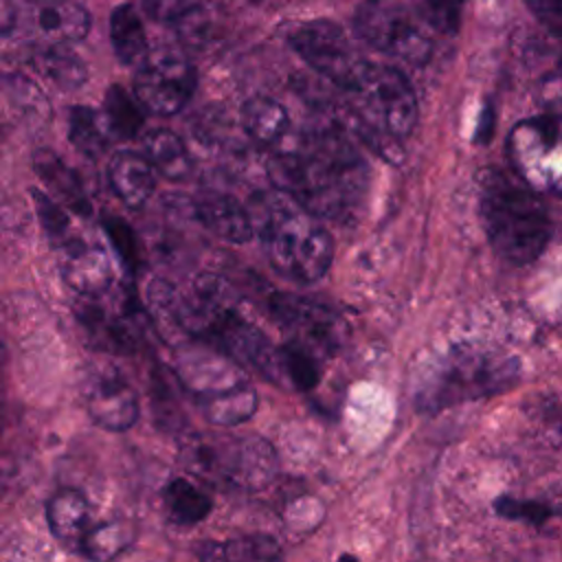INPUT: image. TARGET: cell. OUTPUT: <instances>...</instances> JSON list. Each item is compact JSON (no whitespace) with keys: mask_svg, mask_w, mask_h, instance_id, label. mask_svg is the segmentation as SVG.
<instances>
[{"mask_svg":"<svg viewBox=\"0 0 562 562\" xmlns=\"http://www.w3.org/2000/svg\"><path fill=\"white\" fill-rule=\"evenodd\" d=\"M272 184L314 217L345 220L364 198L367 169L334 130H307L279 143L266 162Z\"/></svg>","mask_w":562,"mask_h":562,"instance_id":"6da1fadb","label":"cell"},{"mask_svg":"<svg viewBox=\"0 0 562 562\" xmlns=\"http://www.w3.org/2000/svg\"><path fill=\"white\" fill-rule=\"evenodd\" d=\"M479 209L492 248L512 263L533 261L551 237L544 202L522 180L503 169L479 173Z\"/></svg>","mask_w":562,"mask_h":562,"instance_id":"7a4b0ae2","label":"cell"},{"mask_svg":"<svg viewBox=\"0 0 562 562\" xmlns=\"http://www.w3.org/2000/svg\"><path fill=\"white\" fill-rule=\"evenodd\" d=\"M272 266L303 283L318 281L331 266L334 241L318 217L283 193H263L250 213Z\"/></svg>","mask_w":562,"mask_h":562,"instance_id":"3957f363","label":"cell"},{"mask_svg":"<svg viewBox=\"0 0 562 562\" xmlns=\"http://www.w3.org/2000/svg\"><path fill=\"white\" fill-rule=\"evenodd\" d=\"M520 364L514 356L476 345H457L426 369L415 391V406L435 415L443 408L503 393L516 384Z\"/></svg>","mask_w":562,"mask_h":562,"instance_id":"277c9868","label":"cell"},{"mask_svg":"<svg viewBox=\"0 0 562 562\" xmlns=\"http://www.w3.org/2000/svg\"><path fill=\"white\" fill-rule=\"evenodd\" d=\"M349 94H353L360 134L373 143L375 151L378 136L397 140L413 132L417 123V99L411 83L397 68L369 61Z\"/></svg>","mask_w":562,"mask_h":562,"instance_id":"5b68a950","label":"cell"},{"mask_svg":"<svg viewBox=\"0 0 562 562\" xmlns=\"http://www.w3.org/2000/svg\"><path fill=\"white\" fill-rule=\"evenodd\" d=\"M182 459L204 481L233 487L261 485L277 465L274 452L263 439L220 435L191 441Z\"/></svg>","mask_w":562,"mask_h":562,"instance_id":"8992f818","label":"cell"},{"mask_svg":"<svg viewBox=\"0 0 562 562\" xmlns=\"http://www.w3.org/2000/svg\"><path fill=\"white\" fill-rule=\"evenodd\" d=\"M353 29L369 46L413 66L424 64L432 53L428 29L411 9L391 0L362 2L356 11Z\"/></svg>","mask_w":562,"mask_h":562,"instance_id":"52a82bcc","label":"cell"},{"mask_svg":"<svg viewBox=\"0 0 562 562\" xmlns=\"http://www.w3.org/2000/svg\"><path fill=\"white\" fill-rule=\"evenodd\" d=\"M509 158L529 187L562 193V116L544 114L518 123L509 134Z\"/></svg>","mask_w":562,"mask_h":562,"instance_id":"ba28073f","label":"cell"},{"mask_svg":"<svg viewBox=\"0 0 562 562\" xmlns=\"http://www.w3.org/2000/svg\"><path fill=\"white\" fill-rule=\"evenodd\" d=\"M292 48L323 77L349 92L369 61L349 42L347 33L329 20H312L299 24L290 35Z\"/></svg>","mask_w":562,"mask_h":562,"instance_id":"9c48e42d","label":"cell"},{"mask_svg":"<svg viewBox=\"0 0 562 562\" xmlns=\"http://www.w3.org/2000/svg\"><path fill=\"white\" fill-rule=\"evenodd\" d=\"M195 90V68L189 57L171 46L149 50L134 79L136 101L151 114H178Z\"/></svg>","mask_w":562,"mask_h":562,"instance_id":"30bf717a","label":"cell"},{"mask_svg":"<svg viewBox=\"0 0 562 562\" xmlns=\"http://www.w3.org/2000/svg\"><path fill=\"white\" fill-rule=\"evenodd\" d=\"M83 404L90 419L112 432L130 430L138 422V395L116 367H97L83 382Z\"/></svg>","mask_w":562,"mask_h":562,"instance_id":"8fae6325","label":"cell"},{"mask_svg":"<svg viewBox=\"0 0 562 562\" xmlns=\"http://www.w3.org/2000/svg\"><path fill=\"white\" fill-rule=\"evenodd\" d=\"M277 321L292 334L290 340H296L321 358L334 353L342 336V323L327 307L292 294H277L270 303Z\"/></svg>","mask_w":562,"mask_h":562,"instance_id":"7c38bea8","label":"cell"},{"mask_svg":"<svg viewBox=\"0 0 562 562\" xmlns=\"http://www.w3.org/2000/svg\"><path fill=\"white\" fill-rule=\"evenodd\" d=\"M176 378L193 395L195 404L248 384L233 358L222 351L206 349L180 351L176 358Z\"/></svg>","mask_w":562,"mask_h":562,"instance_id":"4fadbf2b","label":"cell"},{"mask_svg":"<svg viewBox=\"0 0 562 562\" xmlns=\"http://www.w3.org/2000/svg\"><path fill=\"white\" fill-rule=\"evenodd\" d=\"M59 270L64 281L83 299H99L112 290L114 270L103 246L75 233L68 241L57 246Z\"/></svg>","mask_w":562,"mask_h":562,"instance_id":"5bb4252c","label":"cell"},{"mask_svg":"<svg viewBox=\"0 0 562 562\" xmlns=\"http://www.w3.org/2000/svg\"><path fill=\"white\" fill-rule=\"evenodd\" d=\"M26 26L50 44H70L88 35L90 13L75 0H44L31 7Z\"/></svg>","mask_w":562,"mask_h":562,"instance_id":"9a60e30c","label":"cell"},{"mask_svg":"<svg viewBox=\"0 0 562 562\" xmlns=\"http://www.w3.org/2000/svg\"><path fill=\"white\" fill-rule=\"evenodd\" d=\"M198 220L220 239L244 244L255 233L252 215L226 193H204L195 200Z\"/></svg>","mask_w":562,"mask_h":562,"instance_id":"2e32d148","label":"cell"},{"mask_svg":"<svg viewBox=\"0 0 562 562\" xmlns=\"http://www.w3.org/2000/svg\"><path fill=\"white\" fill-rule=\"evenodd\" d=\"M46 522L50 533L66 547L79 551L83 538L94 527L88 498L77 490H59L46 505Z\"/></svg>","mask_w":562,"mask_h":562,"instance_id":"e0dca14e","label":"cell"},{"mask_svg":"<svg viewBox=\"0 0 562 562\" xmlns=\"http://www.w3.org/2000/svg\"><path fill=\"white\" fill-rule=\"evenodd\" d=\"M108 180L116 198L130 209L143 206L156 189V169L145 154L121 151L110 160Z\"/></svg>","mask_w":562,"mask_h":562,"instance_id":"ac0fdd59","label":"cell"},{"mask_svg":"<svg viewBox=\"0 0 562 562\" xmlns=\"http://www.w3.org/2000/svg\"><path fill=\"white\" fill-rule=\"evenodd\" d=\"M198 562H283L281 544L268 533H246L228 540H202Z\"/></svg>","mask_w":562,"mask_h":562,"instance_id":"d6986e66","label":"cell"},{"mask_svg":"<svg viewBox=\"0 0 562 562\" xmlns=\"http://www.w3.org/2000/svg\"><path fill=\"white\" fill-rule=\"evenodd\" d=\"M33 169L64 204H68L75 213L83 217L90 215V202L81 187V180L55 151L37 149L33 156Z\"/></svg>","mask_w":562,"mask_h":562,"instance_id":"ffe728a7","label":"cell"},{"mask_svg":"<svg viewBox=\"0 0 562 562\" xmlns=\"http://www.w3.org/2000/svg\"><path fill=\"white\" fill-rule=\"evenodd\" d=\"M241 121L248 136L263 147H277L285 140L290 130V116L285 108L270 97L248 99L241 108Z\"/></svg>","mask_w":562,"mask_h":562,"instance_id":"44dd1931","label":"cell"},{"mask_svg":"<svg viewBox=\"0 0 562 562\" xmlns=\"http://www.w3.org/2000/svg\"><path fill=\"white\" fill-rule=\"evenodd\" d=\"M145 158L169 180H182L191 173V156L187 145L171 130H151L143 136Z\"/></svg>","mask_w":562,"mask_h":562,"instance_id":"7402d4cb","label":"cell"},{"mask_svg":"<svg viewBox=\"0 0 562 562\" xmlns=\"http://www.w3.org/2000/svg\"><path fill=\"white\" fill-rule=\"evenodd\" d=\"M110 42L121 64H143L149 55L143 22L132 4H119L110 15Z\"/></svg>","mask_w":562,"mask_h":562,"instance_id":"603a6c76","label":"cell"},{"mask_svg":"<svg viewBox=\"0 0 562 562\" xmlns=\"http://www.w3.org/2000/svg\"><path fill=\"white\" fill-rule=\"evenodd\" d=\"M162 503L169 520L180 527H191L202 522L213 509L211 496L182 476H176L165 485Z\"/></svg>","mask_w":562,"mask_h":562,"instance_id":"cb8c5ba5","label":"cell"},{"mask_svg":"<svg viewBox=\"0 0 562 562\" xmlns=\"http://www.w3.org/2000/svg\"><path fill=\"white\" fill-rule=\"evenodd\" d=\"M33 61L37 72L59 90H77L88 79V70L83 61L72 50L64 48V44H53L48 48H42L33 57Z\"/></svg>","mask_w":562,"mask_h":562,"instance_id":"d4e9b609","label":"cell"},{"mask_svg":"<svg viewBox=\"0 0 562 562\" xmlns=\"http://www.w3.org/2000/svg\"><path fill=\"white\" fill-rule=\"evenodd\" d=\"M68 138L81 154L99 156L110 140V130L99 112L86 105H75L68 112Z\"/></svg>","mask_w":562,"mask_h":562,"instance_id":"484cf974","label":"cell"},{"mask_svg":"<svg viewBox=\"0 0 562 562\" xmlns=\"http://www.w3.org/2000/svg\"><path fill=\"white\" fill-rule=\"evenodd\" d=\"M198 408L213 424H222V426L241 424L255 415L257 393L250 384H244L231 393H224L198 404Z\"/></svg>","mask_w":562,"mask_h":562,"instance_id":"4316f807","label":"cell"},{"mask_svg":"<svg viewBox=\"0 0 562 562\" xmlns=\"http://www.w3.org/2000/svg\"><path fill=\"white\" fill-rule=\"evenodd\" d=\"M103 119L110 134L116 138H134L143 127V110L121 86L108 88L103 97Z\"/></svg>","mask_w":562,"mask_h":562,"instance_id":"83f0119b","label":"cell"},{"mask_svg":"<svg viewBox=\"0 0 562 562\" xmlns=\"http://www.w3.org/2000/svg\"><path fill=\"white\" fill-rule=\"evenodd\" d=\"M281 353V371H283V382H290L292 386L307 391L316 386L321 378V356L312 351L310 347L288 340L279 347Z\"/></svg>","mask_w":562,"mask_h":562,"instance_id":"f1b7e54d","label":"cell"},{"mask_svg":"<svg viewBox=\"0 0 562 562\" xmlns=\"http://www.w3.org/2000/svg\"><path fill=\"white\" fill-rule=\"evenodd\" d=\"M132 542V529L123 522H94L77 553L90 562H108Z\"/></svg>","mask_w":562,"mask_h":562,"instance_id":"f546056e","label":"cell"},{"mask_svg":"<svg viewBox=\"0 0 562 562\" xmlns=\"http://www.w3.org/2000/svg\"><path fill=\"white\" fill-rule=\"evenodd\" d=\"M417 20L441 35H454L461 24L463 0H411Z\"/></svg>","mask_w":562,"mask_h":562,"instance_id":"4dcf8cb0","label":"cell"},{"mask_svg":"<svg viewBox=\"0 0 562 562\" xmlns=\"http://www.w3.org/2000/svg\"><path fill=\"white\" fill-rule=\"evenodd\" d=\"M4 92H7V99L15 108L18 114L26 116L33 123H37L40 119H46L48 105H46L42 92L26 77L7 75L4 77Z\"/></svg>","mask_w":562,"mask_h":562,"instance_id":"1f68e13d","label":"cell"},{"mask_svg":"<svg viewBox=\"0 0 562 562\" xmlns=\"http://www.w3.org/2000/svg\"><path fill=\"white\" fill-rule=\"evenodd\" d=\"M33 200H35V211H37V217L44 226V231L48 233L50 241L57 246H61L64 241H68L77 231L72 228V222L68 217V213L57 204L53 202L48 195H44L42 191H33Z\"/></svg>","mask_w":562,"mask_h":562,"instance_id":"d6a6232c","label":"cell"},{"mask_svg":"<svg viewBox=\"0 0 562 562\" xmlns=\"http://www.w3.org/2000/svg\"><path fill=\"white\" fill-rule=\"evenodd\" d=\"M494 509L503 518L522 520V522H529V525H542L551 516L549 507H544L536 501H518V498H512V496L496 498Z\"/></svg>","mask_w":562,"mask_h":562,"instance_id":"836d02e7","label":"cell"},{"mask_svg":"<svg viewBox=\"0 0 562 562\" xmlns=\"http://www.w3.org/2000/svg\"><path fill=\"white\" fill-rule=\"evenodd\" d=\"M103 226H105V231L110 235V241L116 248L121 261L127 268H134V263H136V241H134L132 231L123 222H116V220H108V222H103Z\"/></svg>","mask_w":562,"mask_h":562,"instance_id":"e575fe53","label":"cell"},{"mask_svg":"<svg viewBox=\"0 0 562 562\" xmlns=\"http://www.w3.org/2000/svg\"><path fill=\"white\" fill-rule=\"evenodd\" d=\"M145 7L151 18L173 24L182 22L195 9L189 0H145Z\"/></svg>","mask_w":562,"mask_h":562,"instance_id":"d590c367","label":"cell"},{"mask_svg":"<svg viewBox=\"0 0 562 562\" xmlns=\"http://www.w3.org/2000/svg\"><path fill=\"white\" fill-rule=\"evenodd\" d=\"M529 11L549 31L562 37V0H525Z\"/></svg>","mask_w":562,"mask_h":562,"instance_id":"8d00e7d4","label":"cell"},{"mask_svg":"<svg viewBox=\"0 0 562 562\" xmlns=\"http://www.w3.org/2000/svg\"><path fill=\"white\" fill-rule=\"evenodd\" d=\"M494 127V112L492 108H485L483 116H481V125H479V140H487Z\"/></svg>","mask_w":562,"mask_h":562,"instance_id":"74e56055","label":"cell"},{"mask_svg":"<svg viewBox=\"0 0 562 562\" xmlns=\"http://www.w3.org/2000/svg\"><path fill=\"white\" fill-rule=\"evenodd\" d=\"M338 562H358L353 555H349V553H345V555H340L338 558Z\"/></svg>","mask_w":562,"mask_h":562,"instance_id":"f35d334b","label":"cell"},{"mask_svg":"<svg viewBox=\"0 0 562 562\" xmlns=\"http://www.w3.org/2000/svg\"><path fill=\"white\" fill-rule=\"evenodd\" d=\"M40 2H44V0H40Z\"/></svg>","mask_w":562,"mask_h":562,"instance_id":"ab89813d","label":"cell"}]
</instances>
